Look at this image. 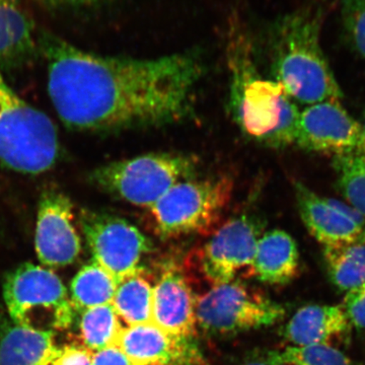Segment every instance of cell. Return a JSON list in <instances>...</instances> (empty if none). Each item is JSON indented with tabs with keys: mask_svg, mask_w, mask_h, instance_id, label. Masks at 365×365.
Masks as SVG:
<instances>
[{
	"mask_svg": "<svg viewBox=\"0 0 365 365\" xmlns=\"http://www.w3.org/2000/svg\"><path fill=\"white\" fill-rule=\"evenodd\" d=\"M118 287L117 280L96 262L83 266L71 287V299L74 309L86 311L103 304H112Z\"/></svg>",
	"mask_w": 365,
	"mask_h": 365,
	"instance_id": "obj_22",
	"label": "cell"
},
{
	"mask_svg": "<svg viewBox=\"0 0 365 365\" xmlns=\"http://www.w3.org/2000/svg\"><path fill=\"white\" fill-rule=\"evenodd\" d=\"M93 354L83 345H66L59 348L50 365H93Z\"/></svg>",
	"mask_w": 365,
	"mask_h": 365,
	"instance_id": "obj_28",
	"label": "cell"
},
{
	"mask_svg": "<svg viewBox=\"0 0 365 365\" xmlns=\"http://www.w3.org/2000/svg\"><path fill=\"white\" fill-rule=\"evenodd\" d=\"M37 49L34 26L19 0H0V67L23 66Z\"/></svg>",
	"mask_w": 365,
	"mask_h": 365,
	"instance_id": "obj_18",
	"label": "cell"
},
{
	"mask_svg": "<svg viewBox=\"0 0 365 365\" xmlns=\"http://www.w3.org/2000/svg\"><path fill=\"white\" fill-rule=\"evenodd\" d=\"M93 365H136L117 344L93 352Z\"/></svg>",
	"mask_w": 365,
	"mask_h": 365,
	"instance_id": "obj_29",
	"label": "cell"
},
{
	"mask_svg": "<svg viewBox=\"0 0 365 365\" xmlns=\"http://www.w3.org/2000/svg\"><path fill=\"white\" fill-rule=\"evenodd\" d=\"M321 11L299 9L273 24L269 56L273 79L302 105L341 101L342 91L321 44Z\"/></svg>",
	"mask_w": 365,
	"mask_h": 365,
	"instance_id": "obj_2",
	"label": "cell"
},
{
	"mask_svg": "<svg viewBox=\"0 0 365 365\" xmlns=\"http://www.w3.org/2000/svg\"><path fill=\"white\" fill-rule=\"evenodd\" d=\"M122 330L121 319L112 304L91 307L81 314L79 322L81 341L91 351L117 344Z\"/></svg>",
	"mask_w": 365,
	"mask_h": 365,
	"instance_id": "obj_23",
	"label": "cell"
},
{
	"mask_svg": "<svg viewBox=\"0 0 365 365\" xmlns=\"http://www.w3.org/2000/svg\"><path fill=\"white\" fill-rule=\"evenodd\" d=\"M59 150L52 120L16 95L0 71V163L23 174H42L56 163Z\"/></svg>",
	"mask_w": 365,
	"mask_h": 365,
	"instance_id": "obj_4",
	"label": "cell"
},
{
	"mask_svg": "<svg viewBox=\"0 0 365 365\" xmlns=\"http://www.w3.org/2000/svg\"><path fill=\"white\" fill-rule=\"evenodd\" d=\"M360 123H361L362 127H364V130L365 132V113L364 114V117H362V121L360 122Z\"/></svg>",
	"mask_w": 365,
	"mask_h": 365,
	"instance_id": "obj_32",
	"label": "cell"
},
{
	"mask_svg": "<svg viewBox=\"0 0 365 365\" xmlns=\"http://www.w3.org/2000/svg\"><path fill=\"white\" fill-rule=\"evenodd\" d=\"M230 108L235 122L250 138L274 148L297 145L300 111L283 86L262 76L251 46L235 32L230 45Z\"/></svg>",
	"mask_w": 365,
	"mask_h": 365,
	"instance_id": "obj_3",
	"label": "cell"
},
{
	"mask_svg": "<svg viewBox=\"0 0 365 365\" xmlns=\"http://www.w3.org/2000/svg\"><path fill=\"white\" fill-rule=\"evenodd\" d=\"M48 93L69 128L109 132L163 126L193 112L203 76L194 53L160 58L100 56L45 35Z\"/></svg>",
	"mask_w": 365,
	"mask_h": 365,
	"instance_id": "obj_1",
	"label": "cell"
},
{
	"mask_svg": "<svg viewBox=\"0 0 365 365\" xmlns=\"http://www.w3.org/2000/svg\"><path fill=\"white\" fill-rule=\"evenodd\" d=\"M343 309L350 325L365 330V283L347 292Z\"/></svg>",
	"mask_w": 365,
	"mask_h": 365,
	"instance_id": "obj_27",
	"label": "cell"
},
{
	"mask_svg": "<svg viewBox=\"0 0 365 365\" xmlns=\"http://www.w3.org/2000/svg\"><path fill=\"white\" fill-rule=\"evenodd\" d=\"M349 325L343 307L309 304L289 319L284 336L294 347L327 344L334 336L346 332Z\"/></svg>",
	"mask_w": 365,
	"mask_h": 365,
	"instance_id": "obj_17",
	"label": "cell"
},
{
	"mask_svg": "<svg viewBox=\"0 0 365 365\" xmlns=\"http://www.w3.org/2000/svg\"><path fill=\"white\" fill-rule=\"evenodd\" d=\"M232 182L227 178L185 180L150 208L163 237L201 234L212 227L230 202Z\"/></svg>",
	"mask_w": 365,
	"mask_h": 365,
	"instance_id": "obj_7",
	"label": "cell"
},
{
	"mask_svg": "<svg viewBox=\"0 0 365 365\" xmlns=\"http://www.w3.org/2000/svg\"><path fill=\"white\" fill-rule=\"evenodd\" d=\"M341 16L350 42L365 60V0H343Z\"/></svg>",
	"mask_w": 365,
	"mask_h": 365,
	"instance_id": "obj_26",
	"label": "cell"
},
{
	"mask_svg": "<svg viewBox=\"0 0 365 365\" xmlns=\"http://www.w3.org/2000/svg\"><path fill=\"white\" fill-rule=\"evenodd\" d=\"M7 311L16 325L54 334L73 321L74 307L63 282L49 269L25 264L4 285Z\"/></svg>",
	"mask_w": 365,
	"mask_h": 365,
	"instance_id": "obj_6",
	"label": "cell"
},
{
	"mask_svg": "<svg viewBox=\"0 0 365 365\" xmlns=\"http://www.w3.org/2000/svg\"><path fill=\"white\" fill-rule=\"evenodd\" d=\"M300 218L324 247L365 241V218L347 203L314 193L302 182L294 184Z\"/></svg>",
	"mask_w": 365,
	"mask_h": 365,
	"instance_id": "obj_13",
	"label": "cell"
},
{
	"mask_svg": "<svg viewBox=\"0 0 365 365\" xmlns=\"http://www.w3.org/2000/svg\"><path fill=\"white\" fill-rule=\"evenodd\" d=\"M117 345L136 365H207L194 338L178 337L153 323L123 328Z\"/></svg>",
	"mask_w": 365,
	"mask_h": 365,
	"instance_id": "obj_14",
	"label": "cell"
},
{
	"mask_svg": "<svg viewBox=\"0 0 365 365\" xmlns=\"http://www.w3.org/2000/svg\"><path fill=\"white\" fill-rule=\"evenodd\" d=\"M279 365H355L339 350L327 344L288 347L285 351L274 353Z\"/></svg>",
	"mask_w": 365,
	"mask_h": 365,
	"instance_id": "obj_25",
	"label": "cell"
},
{
	"mask_svg": "<svg viewBox=\"0 0 365 365\" xmlns=\"http://www.w3.org/2000/svg\"><path fill=\"white\" fill-rule=\"evenodd\" d=\"M198 162L182 153H148L101 165L91 173L95 186L125 202L150 209L173 186L195 175Z\"/></svg>",
	"mask_w": 365,
	"mask_h": 365,
	"instance_id": "obj_5",
	"label": "cell"
},
{
	"mask_svg": "<svg viewBox=\"0 0 365 365\" xmlns=\"http://www.w3.org/2000/svg\"><path fill=\"white\" fill-rule=\"evenodd\" d=\"M297 145L333 157L365 153V132L341 101H325L307 106L300 112Z\"/></svg>",
	"mask_w": 365,
	"mask_h": 365,
	"instance_id": "obj_10",
	"label": "cell"
},
{
	"mask_svg": "<svg viewBox=\"0 0 365 365\" xmlns=\"http://www.w3.org/2000/svg\"><path fill=\"white\" fill-rule=\"evenodd\" d=\"M299 253L288 232L272 230L262 235L257 244L252 275L271 285L287 284L299 273Z\"/></svg>",
	"mask_w": 365,
	"mask_h": 365,
	"instance_id": "obj_16",
	"label": "cell"
},
{
	"mask_svg": "<svg viewBox=\"0 0 365 365\" xmlns=\"http://www.w3.org/2000/svg\"><path fill=\"white\" fill-rule=\"evenodd\" d=\"M260 235L258 223L249 216H237L225 222L201 251V268L206 279L215 287L232 282L246 271L252 274Z\"/></svg>",
	"mask_w": 365,
	"mask_h": 365,
	"instance_id": "obj_11",
	"label": "cell"
},
{
	"mask_svg": "<svg viewBox=\"0 0 365 365\" xmlns=\"http://www.w3.org/2000/svg\"><path fill=\"white\" fill-rule=\"evenodd\" d=\"M46 1L50 2V4H81V2L91 1V0H46Z\"/></svg>",
	"mask_w": 365,
	"mask_h": 365,
	"instance_id": "obj_31",
	"label": "cell"
},
{
	"mask_svg": "<svg viewBox=\"0 0 365 365\" xmlns=\"http://www.w3.org/2000/svg\"><path fill=\"white\" fill-rule=\"evenodd\" d=\"M58 349L54 334L14 324L0 338V365H50Z\"/></svg>",
	"mask_w": 365,
	"mask_h": 365,
	"instance_id": "obj_19",
	"label": "cell"
},
{
	"mask_svg": "<svg viewBox=\"0 0 365 365\" xmlns=\"http://www.w3.org/2000/svg\"><path fill=\"white\" fill-rule=\"evenodd\" d=\"M197 327L208 335L230 336L272 326L284 307L240 281L215 285L196 297Z\"/></svg>",
	"mask_w": 365,
	"mask_h": 365,
	"instance_id": "obj_8",
	"label": "cell"
},
{
	"mask_svg": "<svg viewBox=\"0 0 365 365\" xmlns=\"http://www.w3.org/2000/svg\"><path fill=\"white\" fill-rule=\"evenodd\" d=\"M73 218V205L68 197L53 190L42 194L35 235L36 253L41 263L61 267L78 259L81 242Z\"/></svg>",
	"mask_w": 365,
	"mask_h": 365,
	"instance_id": "obj_12",
	"label": "cell"
},
{
	"mask_svg": "<svg viewBox=\"0 0 365 365\" xmlns=\"http://www.w3.org/2000/svg\"><path fill=\"white\" fill-rule=\"evenodd\" d=\"M196 297L176 268L160 276L153 294V323L165 332L182 338H194L197 331Z\"/></svg>",
	"mask_w": 365,
	"mask_h": 365,
	"instance_id": "obj_15",
	"label": "cell"
},
{
	"mask_svg": "<svg viewBox=\"0 0 365 365\" xmlns=\"http://www.w3.org/2000/svg\"><path fill=\"white\" fill-rule=\"evenodd\" d=\"M81 230L93 262L111 274L117 282L146 273L144 261L153 253V242L135 225L118 216L83 211Z\"/></svg>",
	"mask_w": 365,
	"mask_h": 365,
	"instance_id": "obj_9",
	"label": "cell"
},
{
	"mask_svg": "<svg viewBox=\"0 0 365 365\" xmlns=\"http://www.w3.org/2000/svg\"><path fill=\"white\" fill-rule=\"evenodd\" d=\"M153 294L146 273L137 274L118 283L112 306L127 327L153 323Z\"/></svg>",
	"mask_w": 365,
	"mask_h": 365,
	"instance_id": "obj_20",
	"label": "cell"
},
{
	"mask_svg": "<svg viewBox=\"0 0 365 365\" xmlns=\"http://www.w3.org/2000/svg\"><path fill=\"white\" fill-rule=\"evenodd\" d=\"M241 365H279L276 361L275 357H274V353L269 355L267 359L265 360H252V361L246 362Z\"/></svg>",
	"mask_w": 365,
	"mask_h": 365,
	"instance_id": "obj_30",
	"label": "cell"
},
{
	"mask_svg": "<svg viewBox=\"0 0 365 365\" xmlns=\"http://www.w3.org/2000/svg\"><path fill=\"white\" fill-rule=\"evenodd\" d=\"M327 270L335 287L350 292L365 283V241L324 247Z\"/></svg>",
	"mask_w": 365,
	"mask_h": 365,
	"instance_id": "obj_21",
	"label": "cell"
},
{
	"mask_svg": "<svg viewBox=\"0 0 365 365\" xmlns=\"http://www.w3.org/2000/svg\"><path fill=\"white\" fill-rule=\"evenodd\" d=\"M333 168L346 202L365 218V153L333 157Z\"/></svg>",
	"mask_w": 365,
	"mask_h": 365,
	"instance_id": "obj_24",
	"label": "cell"
}]
</instances>
